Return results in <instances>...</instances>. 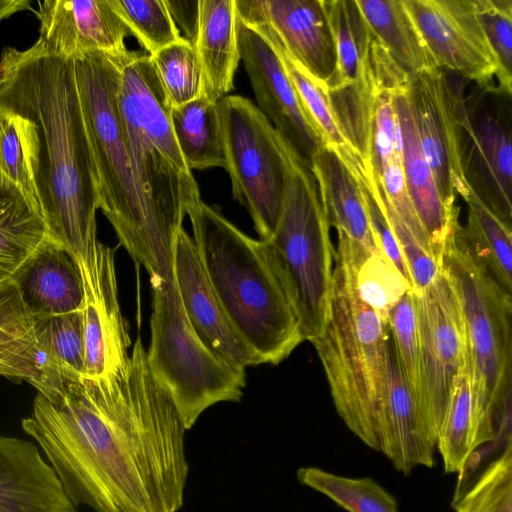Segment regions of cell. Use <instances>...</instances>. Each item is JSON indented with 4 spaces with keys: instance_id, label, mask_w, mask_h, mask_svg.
<instances>
[{
    "instance_id": "17",
    "label": "cell",
    "mask_w": 512,
    "mask_h": 512,
    "mask_svg": "<svg viewBox=\"0 0 512 512\" xmlns=\"http://www.w3.org/2000/svg\"><path fill=\"white\" fill-rule=\"evenodd\" d=\"M172 271L184 312L200 340L236 368L245 370L262 364L229 322L207 279L195 243L183 228L175 238Z\"/></svg>"
},
{
    "instance_id": "2",
    "label": "cell",
    "mask_w": 512,
    "mask_h": 512,
    "mask_svg": "<svg viewBox=\"0 0 512 512\" xmlns=\"http://www.w3.org/2000/svg\"><path fill=\"white\" fill-rule=\"evenodd\" d=\"M2 55L0 105L31 122L32 169L50 237L86 262L99 242L98 197L74 60L48 53L38 40Z\"/></svg>"
},
{
    "instance_id": "25",
    "label": "cell",
    "mask_w": 512,
    "mask_h": 512,
    "mask_svg": "<svg viewBox=\"0 0 512 512\" xmlns=\"http://www.w3.org/2000/svg\"><path fill=\"white\" fill-rule=\"evenodd\" d=\"M44 362L35 318L16 280L0 283V376L31 384L40 376Z\"/></svg>"
},
{
    "instance_id": "49",
    "label": "cell",
    "mask_w": 512,
    "mask_h": 512,
    "mask_svg": "<svg viewBox=\"0 0 512 512\" xmlns=\"http://www.w3.org/2000/svg\"><path fill=\"white\" fill-rule=\"evenodd\" d=\"M181 37L195 45L199 28V0H164Z\"/></svg>"
},
{
    "instance_id": "27",
    "label": "cell",
    "mask_w": 512,
    "mask_h": 512,
    "mask_svg": "<svg viewBox=\"0 0 512 512\" xmlns=\"http://www.w3.org/2000/svg\"><path fill=\"white\" fill-rule=\"evenodd\" d=\"M471 156L488 191L487 204L511 225L512 147L509 131L496 118L484 115L475 125L465 123Z\"/></svg>"
},
{
    "instance_id": "51",
    "label": "cell",
    "mask_w": 512,
    "mask_h": 512,
    "mask_svg": "<svg viewBox=\"0 0 512 512\" xmlns=\"http://www.w3.org/2000/svg\"><path fill=\"white\" fill-rule=\"evenodd\" d=\"M6 72H7L6 59H5V57L1 54V58H0V88H1L2 84H3V83H4V81H5Z\"/></svg>"
},
{
    "instance_id": "19",
    "label": "cell",
    "mask_w": 512,
    "mask_h": 512,
    "mask_svg": "<svg viewBox=\"0 0 512 512\" xmlns=\"http://www.w3.org/2000/svg\"><path fill=\"white\" fill-rule=\"evenodd\" d=\"M0 512H77L31 441L0 435Z\"/></svg>"
},
{
    "instance_id": "44",
    "label": "cell",
    "mask_w": 512,
    "mask_h": 512,
    "mask_svg": "<svg viewBox=\"0 0 512 512\" xmlns=\"http://www.w3.org/2000/svg\"><path fill=\"white\" fill-rule=\"evenodd\" d=\"M369 175L378 200L407 261L414 283V291L422 290L438 276L441 271L440 265L432 253L421 245L411 229L393 209L377 179L371 172H369Z\"/></svg>"
},
{
    "instance_id": "31",
    "label": "cell",
    "mask_w": 512,
    "mask_h": 512,
    "mask_svg": "<svg viewBox=\"0 0 512 512\" xmlns=\"http://www.w3.org/2000/svg\"><path fill=\"white\" fill-rule=\"evenodd\" d=\"M335 252L350 266L359 297L388 328L389 313L412 289L410 284L379 249H368L338 233Z\"/></svg>"
},
{
    "instance_id": "32",
    "label": "cell",
    "mask_w": 512,
    "mask_h": 512,
    "mask_svg": "<svg viewBox=\"0 0 512 512\" xmlns=\"http://www.w3.org/2000/svg\"><path fill=\"white\" fill-rule=\"evenodd\" d=\"M375 37L410 75L438 68L403 0H356Z\"/></svg>"
},
{
    "instance_id": "36",
    "label": "cell",
    "mask_w": 512,
    "mask_h": 512,
    "mask_svg": "<svg viewBox=\"0 0 512 512\" xmlns=\"http://www.w3.org/2000/svg\"><path fill=\"white\" fill-rule=\"evenodd\" d=\"M330 105L344 138L368 169L377 93L366 78L328 89Z\"/></svg>"
},
{
    "instance_id": "10",
    "label": "cell",
    "mask_w": 512,
    "mask_h": 512,
    "mask_svg": "<svg viewBox=\"0 0 512 512\" xmlns=\"http://www.w3.org/2000/svg\"><path fill=\"white\" fill-rule=\"evenodd\" d=\"M226 171L234 198L246 208L261 241L276 227L285 187L279 133L249 99L228 95L219 101Z\"/></svg>"
},
{
    "instance_id": "34",
    "label": "cell",
    "mask_w": 512,
    "mask_h": 512,
    "mask_svg": "<svg viewBox=\"0 0 512 512\" xmlns=\"http://www.w3.org/2000/svg\"><path fill=\"white\" fill-rule=\"evenodd\" d=\"M251 27L262 34L279 54L283 67L307 115L315 126L322 144L334 150L353 171L358 170L359 167H365L340 131L330 105L326 85L312 77L296 63L270 32L262 27Z\"/></svg>"
},
{
    "instance_id": "23",
    "label": "cell",
    "mask_w": 512,
    "mask_h": 512,
    "mask_svg": "<svg viewBox=\"0 0 512 512\" xmlns=\"http://www.w3.org/2000/svg\"><path fill=\"white\" fill-rule=\"evenodd\" d=\"M309 165L330 227L368 249L381 250L370 227L357 173L324 145L313 153Z\"/></svg>"
},
{
    "instance_id": "43",
    "label": "cell",
    "mask_w": 512,
    "mask_h": 512,
    "mask_svg": "<svg viewBox=\"0 0 512 512\" xmlns=\"http://www.w3.org/2000/svg\"><path fill=\"white\" fill-rule=\"evenodd\" d=\"M478 16L500 70L499 93L512 88V0H474Z\"/></svg>"
},
{
    "instance_id": "18",
    "label": "cell",
    "mask_w": 512,
    "mask_h": 512,
    "mask_svg": "<svg viewBox=\"0 0 512 512\" xmlns=\"http://www.w3.org/2000/svg\"><path fill=\"white\" fill-rule=\"evenodd\" d=\"M37 5V40L48 53L74 60L92 52L128 51L125 38L132 33L112 0H45Z\"/></svg>"
},
{
    "instance_id": "40",
    "label": "cell",
    "mask_w": 512,
    "mask_h": 512,
    "mask_svg": "<svg viewBox=\"0 0 512 512\" xmlns=\"http://www.w3.org/2000/svg\"><path fill=\"white\" fill-rule=\"evenodd\" d=\"M455 512H512V444L493 460L462 496Z\"/></svg>"
},
{
    "instance_id": "47",
    "label": "cell",
    "mask_w": 512,
    "mask_h": 512,
    "mask_svg": "<svg viewBox=\"0 0 512 512\" xmlns=\"http://www.w3.org/2000/svg\"><path fill=\"white\" fill-rule=\"evenodd\" d=\"M375 178L393 209L411 229L421 245L432 253L428 237L405 185L401 165V152L395 153L383 174L379 178Z\"/></svg>"
},
{
    "instance_id": "50",
    "label": "cell",
    "mask_w": 512,
    "mask_h": 512,
    "mask_svg": "<svg viewBox=\"0 0 512 512\" xmlns=\"http://www.w3.org/2000/svg\"><path fill=\"white\" fill-rule=\"evenodd\" d=\"M27 10H32L29 0H0V22Z\"/></svg>"
},
{
    "instance_id": "24",
    "label": "cell",
    "mask_w": 512,
    "mask_h": 512,
    "mask_svg": "<svg viewBox=\"0 0 512 512\" xmlns=\"http://www.w3.org/2000/svg\"><path fill=\"white\" fill-rule=\"evenodd\" d=\"M199 28L194 45L204 81V95L219 102L234 87L240 61L236 0H199Z\"/></svg>"
},
{
    "instance_id": "16",
    "label": "cell",
    "mask_w": 512,
    "mask_h": 512,
    "mask_svg": "<svg viewBox=\"0 0 512 512\" xmlns=\"http://www.w3.org/2000/svg\"><path fill=\"white\" fill-rule=\"evenodd\" d=\"M236 6L241 21L270 32L296 63L326 85L336 58L322 0H236Z\"/></svg>"
},
{
    "instance_id": "37",
    "label": "cell",
    "mask_w": 512,
    "mask_h": 512,
    "mask_svg": "<svg viewBox=\"0 0 512 512\" xmlns=\"http://www.w3.org/2000/svg\"><path fill=\"white\" fill-rule=\"evenodd\" d=\"M31 128L27 118L0 105V171L42 216L32 169Z\"/></svg>"
},
{
    "instance_id": "1",
    "label": "cell",
    "mask_w": 512,
    "mask_h": 512,
    "mask_svg": "<svg viewBox=\"0 0 512 512\" xmlns=\"http://www.w3.org/2000/svg\"><path fill=\"white\" fill-rule=\"evenodd\" d=\"M22 428L63 489L96 512H178L188 477L185 431L137 337L127 381L76 375L50 365Z\"/></svg>"
},
{
    "instance_id": "3",
    "label": "cell",
    "mask_w": 512,
    "mask_h": 512,
    "mask_svg": "<svg viewBox=\"0 0 512 512\" xmlns=\"http://www.w3.org/2000/svg\"><path fill=\"white\" fill-rule=\"evenodd\" d=\"M186 214L207 279L229 322L262 363L279 364L304 339L261 240L243 233L201 197Z\"/></svg>"
},
{
    "instance_id": "28",
    "label": "cell",
    "mask_w": 512,
    "mask_h": 512,
    "mask_svg": "<svg viewBox=\"0 0 512 512\" xmlns=\"http://www.w3.org/2000/svg\"><path fill=\"white\" fill-rule=\"evenodd\" d=\"M489 441L476 409L467 354L437 436L445 471L462 475L477 448Z\"/></svg>"
},
{
    "instance_id": "5",
    "label": "cell",
    "mask_w": 512,
    "mask_h": 512,
    "mask_svg": "<svg viewBox=\"0 0 512 512\" xmlns=\"http://www.w3.org/2000/svg\"><path fill=\"white\" fill-rule=\"evenodd\" d=\"M330 312L315 347L337 413L379 452L387 397L389 329L359 297L348 263L335 252Z\"/></svg>"
},
{
    "instance_id": "46",
    "label": "cell",
    "mask_w": 512,
    "mask_h": 512,
    "mask_svg": "<svg viewBox=\"0 0 512 512\" xmlns=\"http://www.w3.org/2000/svg\"><path fill=\"white\" fill-rule=\"evenodd\" d=\"M357 177L363 193L370 227L378 247L414 290V283L407 261L378 200L369 173L367 170H360L357 172Z\"/></svg>"
},
{
    "instance_id": "26",
    "label": "cell",
    "mask_w": 512,
    "mask_h": 512,
    "mask_svg": "<svg viewBox=\"0 0 512 512\" xmlns=\"http://www.w3.org/2000/svg\"><path fill=\"white\" fill-rule=\"evenodd\" d=\"M49 240L42 216L0 171V283L16 279Z\"/></svg>"
},
{
    "instance_id": "29",
    "label": "cell",
    "mask_w": 512,
    "mask_h": 512,
    "mask_svg": "<svg viewBox=\"0 0 512 512\" xmlns=\"http://www.w3.org/2000/svg\"><path fill=\"white\" fill-rule=\"evenodd\" d=\"M173 132L190 170L226 167L219 102L204 94L171 109Z\"/></svg>"
},
{
    "instance_id": "30",
    "label": "cell",
    "mask_w": 512,
    "mask_h": 512,
    "mask_svg": "<svg viewBox=\"0 0 512 512\" xmlns=\"http://www.w3.org/2000/svg\"><path fill=\"white\" fill-rule=\"evenodd\" d=\"M462 198L467 205V222L462 226V233L470 252L512 295L511 225L486 204L472 185Z\"/></svg>"
},
{
    "instance_id": "45",
    "label": "cell",
    "mask_w": 512,
    "mask_h": 512,
    "mask_svg": "<svg viewBox=\"0 0 512 512\" xmlns=\"http://www.w3.org/2000/svg\"><path fill=\"white\" fill-rule=\"evenodd\" d=\"M397 152H401V144L393 95L379 92L374 106L368 170L379 178Z\"/></svg>"
},
{
    "instance_id": "22",
    "label": "cell",
    "mask_w": 512,
    "mask_h": 512,
    "mask_svg": "<svg viewBox=\"0 0 512 512\" xmlns=\"http://www.w3.org/2000/svg\"><path fill=\"white\" fill-rule=\"evenodd\" d=\"M15 280L35 319L82 310L84 288L79 265L67 249L53 240L28 260Z\"/></svg>"
},
{
    "instance_id": "21",
    "label": "cell",
    "mask_w": 512,
    "mask_h": 512,
    "mask_svg": "<svg viewBox=\"0 0 512 512\" xmlns=\"http://www.w3.org/2000/svg\"><path fill=\"white\" fill-rule=\"evenodd\" d=\"M436 440L398 365L391 337L388 343L386 403L379 428V452L404 475L418 466L433 467Z\"/></svg>"
},
{
    "instance_id": "38",
    "label": "cell",
    "mask_w": 512,
    "mask_h": 512,
    "mask_svg": "<svg viewBox=\"0 0 512 512\" xmlns=\"http://www.w3.org/2000/svg\"><path fill=\"white\" fill-rule=\"evenodd\" d=\"M150 58L172 108L204 94L203 75L195 48L185 39L160 49Z\"/></svg>"
},
{
    "instance_id": "4",
    "label": "cell",
    "mask_w": 512,
    "mask_h": 512,
    "mask_svg": "<svg viewBox=\"0 0 512 512\" xmlns=\"http://www.w3.org/2000/svg\"><path fill=\"white\" fill-rule=\"evenodd\" d=\"M118 108L160 272L173 279L176 235L199 188L178 147L171 105L150 55L129 51L122 63Z\"/></svg>"
},
{
    "instance_id": "48",
    "label": "cell",
    "mask_w": 512,
    "mask_h": 512,
    "mask_svg": "<svg viewBox=\"0 0 512 512\" xmlns=\"http://www.w3.org/2000/svg\"><path fill=\"white\" fill-rule=\"evenodd\" d=\"M365 73L376 93L389 92L394 95L409 87L411 75L398 64L374 34L366 57Z\"/></svg>"
},
{
    "instance_id": "15",
    "label": "cell",
    "mask_w": 512,
    "mask_h": 512,
    "mask_svg": "<svg viewBox=\"0 0 512 512\" xmlns=\"http://www.w3.org/2000/svg\"><path fill=\"white\" fill-rule=\"evenodd\" d=\"M240 59L249 77L259 110L309 163L321 138L307 115L270 42L238 17Z\"/></svg>"
},
{
    "instance_id": "6",
    "label": "cell",
    "mask_w": 512,
    "mask_h": 512,
    "mask_svg": "<svg viewBox=\"0 0 512 512\" xmlns=\"http://www.w3.org/2000/svg\"><path fill=\"white\" fill-rule=\"evenodd\" d=\"M128 52L87 53L74 59V66L95 172L98 209L110 222L120 244L146 269L151 283H156L164 280L118 108L121 67Z\"/></svg>"
},
{
    "instance_id": "9",
    "label": "cell",
    "mask_w": 512,
    "mask_h": 512,
    "mask_svg": "<svg viewBox=\"0 0 512 512\" xmlns=\"http://www.w3.org/2000/svg\"><path fill=\"white\" fill-rule=\"evenodd\" d=\"M152 288L147 364L188 430L210 406L240 401L245 370L228 364L200 340L184 312L174 279L152 283Z\"/></svg>"
},
{
    "instance_id": "13",
    "label": "cell",
    "mask_w": 512,
    "mask_h": 512,
    "mask_svg": "<svg viewBox=\"0 0 512 512\" xmlns=\"http://www.w3.org/2000/svg\"><path fill=\"white\" fill-rule=\"evenodd\" d=\"M436 66L498 92L500 70L474 0H403Z\"/></svg>"
},
{
    "instance_id": "14",
    "label": "cell",
    "mask_w": 512,
    "mask_h": 512,
    "mask_svg": "<svg viewBox=\"0 0 512 512\" xmlns=\"http://www.w3.org/2000/svg\"><path fill=\"white\" fill-rule=\"evenodd\" d=\"M77 263L84 288V376L127 381L131 340L118 300L115 249L99 241L89 259Z\"/></svg>"
},
{
    "instance_id": "42",
    "label": "cell",
    "mask_w": 512,
    "mask_h": 512,
    "mask_svg": "<svg viewBox=\"0 0 512 512\" xmlns=\"http://www.w3.org/2000/svg\"><path fill=\"white\" fill-rule=\"evenodd\" d=\"M388 328L398 365L419 407V333L414 290L407 291L391 309Z\"/></svg>"
},
{
    "instance_id": "35",
    "label": "cell",
    "mask_w": 512,
    "mask_h": 512,
    "mask_svg": "<svg viewBox=\"0 0 512 512\" xmlns=\"http://www.w3.org/2000/svg\"><path fill=\"white\" fill-rule=\"evenodd\" d=\"M297 479L349 512H399L396 498L369 477L350 478L317 467H302Z\"/></svg>"
},
{
    "instance_id": "33",
    "label": "cell",
    "mask_w": 512,
    "mask_h": 512,
    "mask_svg": "<svg viewBox=\"0 0 512 512\" xmlns=\"http://www.w3.org/2000/svg\"><path fill=\"white\" fill-rule=\"evenodd\" d=\"M322 4L336 58L327 89L365 79V62L373 33L356 0H322Z\"/></svg>"
},
{
    "instance_id": "39",
    "label": "cell",
    "mask_w": 512,
    "mask_h": 512,
    "mask_svg": "<svg viewBox=\"0 0 512 512\" xmlns=\"http://www.w3.org/2000/svg\"><path fill=\"white\" fill-rule=\"evenodd\" d=\"M44 364L84 375L85 343L82 311L35 319ZM43 364V365H44Z\"/></svg>"
},
{
    "instance_id": "41",
    "label": "cell",
    "mask_w": 512,
    "mask_h": 512,
    "mask_svg": "<svg viewBox=\"0 0 512 512\" xmlns=\"http://www.w3.org/2000/svg\"><path fill=\"white\" fill-rule=\"evenodd\" d=\"M112 4L149 55L182 38L164 0H112Z\"/></svg>"
},
{
    "instance_id": "8",
    "label": "cell",
    "mask_w": 512,
    "mask_h": 512,
    "mask_svg": "<svg viewBox=\"0 0 512 512\" xmlns=\"http://www.w3.org/2000/svg\"><path fill=\"white\" fill-rule=\"evenodd\" d=\"M440 268L460 304L475 405L493 441L512 397V295L472 255L460 223L446 243Z\"/></svg>"
},
{
    "instance_id": "12",
    "label": "cell",
    "mask_w": 512,
    "mask_h": 512,
    "mask_svg": "<svg viewBox=\"0 0 512 512\" xmlns=\"http://www.w3.org/2000/svg\"><path fill=\"white\" fill-rule=\"evenodd\" d=\"M408 96L441 200L450 211H458L456 200L471 185L464 158L463 136L469 117L463 98L440 68L412 74Z\"/></svg>"
},
{
    "instance_id": "7",
    "label": "cell",
    "mask_w": 512,
    "mask_h": 512,
    "mask_svg": "<svg viewBox=\"0 0 512 512\" xmlns=\"http://www.w3.org/2000/svg\"><path fill=\"white\" fill-rule=\"evenodd\" d=\"M285 187L274 232L261 241L298 318L304 341L322 335L330 312L335 250L309 163L279 134Z\"/></svg>"
},
{
    "instance_id": "11",
    "label": "cell",
    "mask_w": 512,
    "mask_h": 512,
    "mask_svg": "<svg viewBox=\"0 0 512 512\" xmlns=\"http://www.w3.org/2000/svg\"><path fill=\"white\" fill-rule=\"evenodd\" d=\"M419 333V409L437 442L451 393L467 359V338L456 293L441 270L415 291Z\"/></svg>"
},
{
    "instance_id": "20",
    "label": "cell",
    "mask_w": 512,
    "mask_h": 512,
    "mask_svg": "<svg viewBox=\"0 0 512 512\" xmlns=\"http://www.w3.org/2000/svg\"><path fill=\"white\" fill-rule=\"evenodd\" d=\"M393 105L399 127L405 185L428 237L432 254L440 265L446 243L459 224V210L450 211L441 200L420 145L408 89L393 95Z\"/></svg>"
}]
</instances>
